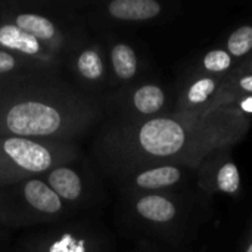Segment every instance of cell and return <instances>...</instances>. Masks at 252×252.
Wrapping results in <instances>:
<instances>
[{"label":"cell","instance_id":"52a82bcc","mask_svg":"<svg viewBox=\"0 0 252 252\" xmlns=\"http://www.w3.org/2000/svg\"><path fill=\"white\" fill-rule=\"evenodd\" d=\"M176 90L161 81L145 80L120 89L114 97V117L128 121L151 120L174 112Z\"/></svg>","mask_w":252,"mask_h":252},{"label":"cell","instance_id":"44dd1931","mask_svg":"<svg viewBox=\"0 0 252 252\" xmlns=\"http://www.w3.org/2000/svg\"><path fill=\"white\" fill-rule=\"evenodd\" d=\"M229 106L233 108L235 111H238L242 117H245V118H248V120L252 121V96L238 97Z\"/></svg>","mask_w":252,"mask_h":252},{"label":"cell","instance_id":"603a6c76","mask_svg":"<svg viewBox=\"0 0 252 252\" xmlns=\"http://www.w3.org/2000/svg\"><path fill=\"white\" fill-rule=\"evenodd\" d=\"M239 252H252V217L248 223V227L244 233L242 242H241V251Z\"/></svg>","mask_w":252,"mask_h":252},{"label":"cell","instance_id":"8992f818","mask_svg":"<svg viewBox=\"0 0 252 252\" xmlns=\"http://www.w3.org/2000/svg\"><path fill=\"white\" fill-rule=\"evenodd\" d=\"M195 170L180 164H154L128 170L114 180L127 195L185 193L198 190Z\"/></svg>","mask_w":252,"mask_h":252},{"label":"cell","instance_id":"8fae6325","mask_svg":"<svg viewBox=\"0 0 252 252\" xmlns=\"http://www.w3.org/2000/svg\"><path fill=\"white\" fill-rule=\"evenodd\" d=\"M0 19L16 25L22 31L63 53L71 49V31L65 24L53 18L52 12L12 7L10 10L0 13Z\"/></svg>","mask_w":252,"mask_h":252},{"label":"cell","instance_id":"ffe728a7","mask_svg":"<svg viewBox=\"0 0 252 252\" xmlns=\"http://www.w3.org/2000/svg\"><path fill=\"white\" fill-rule=\"evenodd\" d=\"M224 108H227L238 97L252 96V74L227 75L224 78Z\"/></svg>","mask_w":252,"mask_h":252},{"label":"cell","instance_id":"2e32d148","mask_svg":"<svg viewBox=\"0 0 252 252\" xmlns=\"http://www.w3.org/2000/svg\"><path fill=\"white\" fill-rule=\"evenodd\" d=\"M40 238L28 252H96V244L92 236L78 235L77 232H59L53 238L52 233L40 235Z\"/></svg>","mask_w":252,"mask_h":252},{"label":"cell","instance_id":"9a60e30c","mask_svg":"<svg viewBox=\"0 0 252 252\" xmlns=\"http://www.w3.org/2000/svg\"><path fill=\"white\" fill-rule=\"evenodd\" d=\"M109 68L114 83L121 89L131 86L139 81L140 75V58L136 49L126 41H115L111 44L109 52Z\"/></svg>","mask_w":252,"mask_h":252},{"label":"cell","instance_id":"7c38bea8","mask_svg":"<svg viewBox=\"0 0 252 252\" xmlns=\"http://www.w3.org/2000/svg\"><path fill=\"white\" fill-rule=\"evenodd\" d=\"M77 161V159H75ZM65 162L62 165H58L43 176H40L41 180L46 182V185L72 210V205H86L92 202V195L94 192L93 189V177H87V174L80 171L74 162Z\"/></svg>","mask_w":252,"mask_h":252},{"label":"cell","instance_id":"30bf717a","mask_svg":"<svg viewBox=\"0 0 252 252\" xmlns=\"http://www.w3.org/2000/svg\"><path fill=\"white\" fill-rule=\"evenodd\" d=\"M0 49L15 53L30 63L49 71H58L65 55L4 19H0Z\"/></svg>","mask_w":252,"mask_h":252},{"label":"cell","instance_id":"7402d4cb","mask_svg":"<svg viewBox=\"0 0 252 252\" xmlns=\"http://www.w3.org/2000/svg\"><path fill=\"white\" fill-rule=\"evenodd\" d=\"M238 74H252V55L238 62V65L229 75H238Z\"/></svg>","mask_w":252,"mask_h":252},{"label":"cell","instance_id":"e0dca14e","mask_svg":"<svg viewBox=\"0 0 252 252\" xmlns=\"http://www.w3.org/2000/svg\"><path fill=\"white\" fill-rule=\"evenodd\" d=\"M238 65V61L232 58V55L224 50L221 46L216 44L211 49L202 52L198 58H195L189 63V71L204 74V75H211L217 78H226L235 66Z\"/></svg>","mask_w":252,"mask_h":252},{"label":"cell","instance_id":"3957f363","mask_svg":"<svg viewBox=\"0 0 252 252\" xmlns=\"http://www.w3.org/2000/svg\"><path fill=\"white\" fill-rule=\"evenodd\" d=\"M127 201L136 224L171 245H183L196 235L210 204L199 190L127 195Z\"/></svg>","mask_w":252,"mask_h":252},{"label":"cell","instance_id":"5b68a950","mask_svg":"<svg viewBox=\"0 0 252 252\" xmlns=\"http://www.w3.org/2000/svg\"><path fill=\"white\" fill-rule=\"evenodd\" d=\"M68 213V205L40 177L0 188L1 223L24 226L52 223Z\"/></svg>","mask_w":252,"mask_h":252},{"label":"cell","instance_id":"4fadbf2b","mask_svg":"<svg viewBox=\"0 0 252 252\" xmlns=\"http://www.w3.org/2000/svg\"><path fill=\"white\" fill-rule=\"evenodd\" d=\"M171 6L158 0H112L105 4V15L115 22L146 24L170 13Z\"/></svg>","mask_w":252,"mask_h":252},{"label":"cell","instance_id":"ac0fdd59","mask_svg":"<svg viewBox=\"0 0 252 252\" xmlns=\"http://www.w3.org/2000/svg\"><path fill=\"white\" fill-rule=\"evenodd\" d=\"M233 59L241 62L252 55V19H248L229 31L219 43Z\"/></svg>","mask_w":252,"mask_h":252},{"label":"cell","instance_id":"5bb4252c","mask_svg":"<svg viewBox=\"0 0 252 252\" xmlns=\"http://www.w3.org/2000/svg\"><path fill=\"white\" fill-rule=\"evenodd\" d=\"M71 69L77 80L90 89L103 87L108 81L105 52L99 44H89L75 49L71 59Z\"/></svg>","mask_w":252,"mask_h":252},{"label":"cell","instance_id":"d6986e66","mask_svg":"<svg viewBox=\"0 0 252 252\" xmlns=\"http://www.w3.org/2000/svg\"><path fill=\"white\" fill-rule=\"evenodd\" d=\"M37 71H49V69L38 68L21 56L10 53L4 49H0V83L13 81Z\"/></svg>","mask_w":252,"mask_h":252},{"label":"cell","instance_id":"7a4b0ae2","mask_svg":"<svg viewBox=\"0 0 252 252\" xmlns=\"http://www.w3.org/2000/svg\"><path fill=\"white\" fill-rule=\"evenodd\" d=\"M100 117L97 102L58 71L0 83V136L74 143Z\"/></svg>","mask_w":252,"mask_h":252},{"label":"cell","instance_id":"9c48e42d","mask_svg":"<svg viewBox=\"0 0 252 252\" xmlns=\"http://www.w3.org/2000/svg\"><path fill=\"white\" fill-rule=\"evenodd\" d=\"M174 112L201 114L224 108V78L186 69L177 83Z\"/></svg>","mask_w":252,"mask_h":252},{"label":"cell","instance_id":"6da1fadb","mask_svg":"<svg viewBox=\"0 0 252 252\" xmlns=\"http://www.w3.org/2000/svg\"><path fill=\"white\" fill-rule=\"evenodd\" d=\"M251 128V120L230 106L201 114L171 112L142 121L111 118L97 137L96 154L112 179L154 164L196 168L211 152L242 142Z\"/></svg>","mask_w":252,"mask_h":252},{"label":"cell","instance_id":"277c9868","mask_svg":"<svg viewBox=\"0 0 252 252\" xmlns=\"http://www.w3.org/2000/svg\"><path fill=\"white\" fill-rule=\"evenodd\" d=\"M78 157V148L71 142L0 136V188L40 177Z\"/></svg>","mask_w":252,"mask_h":252},{"label":"cell","instance_id":"ba28073f","mask_svg":"<svg viewBox=\"0 0 252 252\" xmlns=\"http://www.w3.org/2000/svg\"><path fill=\"white\" fill-rule=\"evenodd\" d=\"M196 189L210 201L214 195L239 198L244 192L242 174L233 158V148L207 155L195 170Z\"/></svg>","mask_w":252,"mask_h":252}]
</instances>
